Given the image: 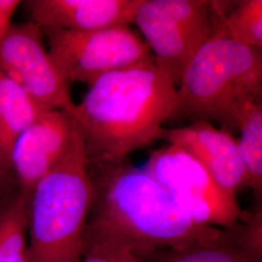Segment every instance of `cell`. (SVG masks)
I'll return each mask as SVG.
<instances>
[{
	"mask_svg": "<svg viewBox=\"0 0 262 262\" xmlns=\"http://www.w3.org/2000/svg\"><path fill=\"white\" fill-rule=\"evenodd\" d=\"M89 167L94 197L83 253L105 248L144 255L225 233L192 221L144 167L126 159Z\"/></svg>",
	"mask_w": 262,
	"mask_h": 262,
	"instance_id": "obj_1",
	"label": "cell"
},
{
	"mask_svg": "<svg viewBox=\"0 0 262 262\" xmlns=\"http://www.w3.org/2000/svg\"><path fill=\"white\" fill-rule=\"evenodd\" d=\"M181 111L178 90L155 62L100 77L66 112L84 139L89 164L120 162L159 140L163 123Z\"/></svg>",
	"mask_w": 262,
	"mask_h": 262,
	"instance_id": "obj_2",
	"label": "cell"
},
{
	"mask_svg": "<svg viewBox=\"0 0 262 262\" xmlns=\"http://www.w3.org/2000/svg\"><path fill=\"white\" fill-rule=\"evenodd\" d=\"M93 197L84 139L76 126L66 156L29 195V262H81Z\"/></svg>",
	"mask_w": 262,
	"mask_h": 262,
	"instance_id": "obj_3",
	"label": "cell"
},
{
	"mask_svg": "<svg viewBox=\"0 0 262 262\" xmlns=\"http://www.w3.org/2000/svg\"><path fill=\"white\" fill-rule=\"evenodd\" d=\"M181 111L232 133L246 106L260 101L262 52L211 36L187 64L178 88Z\"/></svg>",
	"mask_w": 262,
	"mask_h": 262,
	"instance_id": "obj_4",
	"label": "cell"
},
{
	"mask_svg": "<svg viewBox=\"0 0 262 262\" xmlns=\"http://www.w3.org/2000/svg\"><path fill=\"white\" fill-rule=\"evenodd\" d=\"M49 56L66 84H94L110 72L144 62H155L145 40L128 26L96 30L42 28Z\"/></svg>",
	"mask_w": 262,
	"mask_h": 262,
	"instance_id": "obj_5",
	"label": "cell"
},
{
	"mask_svg": "<svg viewBox=\"0 0 262 262\" xmlns=\"http://www.w3.org/2000/svg\"><path fill=\"white\" fill-rule=\"evenodd\" d=\"M132 23L140 28L155 66L176 88L213 30L206 0H142Z\"/></svg>",
	"mask_w": 262,
	"mask_h": 262,
	"instance_id": "obj_6",
	"label": "cell"
},
{
	"mask_svg": "<svg viewBox=\"0 0 262 262\" xmlns=\"http://www.w3.org/2000/svg\"><path fill=\"white\" fill-rule=\"evenodd\" d=\"M144 168L196 224L224 229L246 222L251 215L200 162L177 146L155 150Z\"/></svg>",
	"mask_w": 262,
	"mask_h": 262,
	"instance_id": "obj_7",
	"label": "cell"
},
{
	"mask_svg": "<svg viewBox=\"0 0 262 262\" xmlns=\"http://www.w3.org/2000/svg\"><path fill=\"white\" fill-rule=\"evenodd\" d=\"M35 23L12 24L0 45V69L46 110L69 109V84L57 73Z\"/></svg>",
	"mask_w": 262,
	"mask_h": 262,
	"instance_id": "obj_8",
	"label": "cell"
},
{
	"mask_svg": "<svg viewBox=\"0 0 262 262\" xmlns=\"http://www.w3.org/2000/svg\"><path fill=\"white\" fill-rule=\"evenodd\" d=\"M75 123L62 110H48L15 142L10 162L19 189L31 193L48 172L66 156Z\"/></svg>",
	"mask_w": 262,
	"mask_h": 262,
	"instance_id": "obj_9",
	"label": "cell"
},
{
	"mask_svg": "<svg viewBox=\"0 0 262 262\" xmlns=\"http://www.w3.org/2000/svg\"><path fill=\"white\" fill-rule=\"evenodd\" d=\"M159 139L186 150L231 195L248 187L238 142L231 133L215 128L211 122L196 121L185 127L163 128Z\"/></svg>",
	"mask_w": 262,
	"mask_h": 262,
	"instance_id": "obj_10",
	"label": "cell"
},
{
	"mask_svg": "<svg viewBox=\"0 0 262 262\" xmlns=\"http://www.w3.org/2000/svg\"><path fill=\"white\" fill-rule=\"evenodd\" d=\"M142 0H29L28 12L41 28L86 31L128 26Z\"/></svg>",
	"mask_w": 262,
	"mask_h": 262,
	"instance_id": "obj_11",
	"label": "cell"
},
{
	"mask_svg": "<svg viewBox=\"0 0 262 262\" xmlns=\"http://www.w3.org/2000/svg\"><path fill=\"white\" fill-rule=\"evenodd\" d=\"M212 36L247 47L262 48V1H210Z\"/></svg>",
	"mask_w": 262,
	"mask_h": 262,
	"instance_id": "obj_12",
	"label": "cell"
},
{
	"mask_svg": "<svg viewBox=\"0 0 262 262\" xmlns=\"http://www.w3.org/2000/svg\"><path fill=\"white\" fill-rule=\"evenodd\" d=\"M45 111L0 69V148L7 159L19 135Z\"/></svg>",
	"mask_w": 262,
	"mask_h": 262,
	"instance_id": "obj_13",
	"label": "cell"
},
{
	"mask_svg": "<svg viewBox=\"0 0 262 262\" xmlns=\"http://www.w3.org/2000/svg\"><path fill=\"white\" fill-rule=\"evenodd\" d=\"M139 256L145 262H262L235 243L227 228H225L224 235L216 239L195 242L182 248L164 249Z\"/></svg>",
	"mask_w": 262,
	"mask_h": 262,
	"instance_id": "obj_14",
	"label": "cell"
},
{
	"mask_svg": "<svg viewBox=\"0 0 262 262\" xmlns=\"http://www.w3.org/2000/svg\"><path fill=\"white\" fill-rule=\"evenodd\" d=\"M29 195L19 189L0 206V262H29Z\"/></svg>",
	"mask_w": 262,
	"mask_h": 262,
	"instance_id": "obj_15",
	"label": "cell"
},
{
	"mask_svg": "<svg viewBox=\"0 0 262 262\" xmlns=\"http://www.w3.org/2000/svg\"><path fill=\"white\" fill-rule=\"evenodd\" d=\"M241 136L238 142L240 156L256 200H261L262 191V105L260 101L248 104L238 122Z\"/></svg>",
	"mask_w": 262,
	"mask_h": 262,
	"instance_id": "obj_16",
	"label": "cell"
},
{
	"mask_svg": "<svg viewBox=\"0 0 262 262\" xmlns=\"http://www.w3.org/2000/svg\"><path fill=\"white\" fill-rule=\"evenodd\" d=\"M231 238L245 252L262 261L261 205L251 212L246 222L227 228Z\"/></svg>",
	"mask_w": 262,
	"mask_h": 262,
	"instance_id": "obj_17",
	"label": "cell"
},
{
	"mask_svg": "<svg viewBox=\"0 0 262 262\" xmlns=\"http://www.w3.org/2000/svg\"><path fill=\"white\" fill-rule=\"evenodd\" d=\"M18 190V183L12 166L0 162V206Z\"/></svg>",
	"mask_w": 262,
	"mask_h": 262,
	"instance_id": "obj_18",
	"label": "cell"
},
{
	"mask_svg": "<svg viewBox=\"0 0 262 262\" xmlns=\"http://www.w3.org/2000/svg\"><path fill=\"white\" fill-rule=\"evenodd\" d=\"M21 2L19 0H0V45L12 26V18Z\"/></svg>",
	"mask_w": 262,
	"mask_h": 262,
	"instance_id": "obj_19",
	"label": "cell"
},
{
	"mask_svg": "<svg viewBox=\"0 0 262 262\" xmlns=\"http://www.w3.org/2000/svg\"><path fill=\"white\" fill-rule=\"evenodd\" d=\"M122 262H145V260L137 254H128Z\"/></svg>",
	"mask_w": 262,
	"mask_h": 262,
	"instance_id": "obj_20",
	"label": "cell"
},
{
	"mask_svg": "<svg viewBox=\"0 0 262 262\" xmlns=\"http://www.w3.org/2000/svg\"><path fill=\"white\" fill-rule=\"evenodd\" d=\"M0 162H1V163H7V164L11 165V162H10L9 159H7V157L4 155V152L2 151L1 148H0ZM11 166H12V165H11Z\"/></svg>",
	"mask_w": 262,
	"mask_h": 262,
	"instance_id": "obj_21",
	"label": "cell"
}]
</instances>
